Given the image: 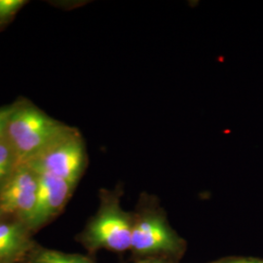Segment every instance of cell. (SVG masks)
Segmentation results:
<instances>
[{"instance_id": "9", "label": "cell", "mask_w": 263, "mask_h": 263, "mask_svg": "<svg viewBox=\"0 0 263 263\" xmlns=\"http://www.w3.org/2000/svg\"><path fill=\"white\" fill-rule=\"evenodd\" d=\"M19 164L9 142L4 139L0 142V189L7 182Z\"/></svg>"}, {"instance_id": "6", "label": "cell", "mask_w": 263, "mask_h": 263, "mask_svg": "<svg viewBox=\"0 0 263 263\" xmlns=\"http://www.w3.org/2000/svg\"><path fill=\"white\" fill-rule=\"evenodd\" d=\"M37 174L39 177L37 205L29 222L31 232L37 231L59 216L66 207L77 186L76 184L50 174Z\"/></svg>"}, {"instance_id": "11", "label": "cell", "mask_w": 263, "mask_h": 263, "mask_svg": "<svg viewBox=\"0 0 263 263\" xmlns=\"http://www.w3.org/2000/svg\"><path fill=\"white\" fill-rule=\"evenodd\" d=\"M12 108V104L4 105L0 107V142L5 139L6 123Z\"/></svg>"}, {"instance_id": "3", "label": "cell", "mask_w": 263, "mask_h": 263, "mask_svg": "<svg viewBox=\"0 0 263 263\" xmlns=\"http://www.w3.org/2000/svg\"><path fill=\"white\" fill-rule=\"evenodd\" d=\"M37 173H46L78 184L88 165V154L80 131L67 126L57 139L28 163Z\"/></svg>"}, {"instance_id": "13", "label": "cell", "mask_w": 263, "mask_h": 263, "mask_svg": "<svg viewBox=\"0 0 263 263\" xmlns=\"http://www.w3.org/2000/svg\"><path fill=\"white\" fill-rule=\"evenodd\" d=\"M138 263H168L167 261H165L164 259H162V258H155V257H151V258H148V259H146V260H142V261H140V262Z\"/></svg>"}, {"instance_id": "7", "label": "cell", "mask_w": 263, "mask_h": 263, "mask_svg": "<svg viewBox=\"0 0 263 263\" xmlns=\"http://www.w3.org/2000/svg\"><path fill=\"white\" fill-rule=\"evenodd\" d=\"M28 226L17 218L0 216V262L26 259L34 243Z\"/></svg>"}, {"instance_id": "8", "label": "cell", "mask_w": 263, "mask_h": 263, "mask_svg": "<svg viewBox=\"0 0 263 263\" xmlns=\"http://www.w3.org/2000/svg\"><path fill=\"white\" fill-rule=\"evenodd\" d=\"M27 263H95L78 254H69L34 245L26 258Z\"/></svg>"}, {"instance_id": "2", "label": "cell", "mask_w": 263, "mask_h": 263, "mask_svg": "<svg viewBox=\"0 0 263 263\" xmlns=\"http://www.w3.org/2000/svg\"><path fill=\"white\" fill-rule=\"evenodd\" d=\"M121 194L122 190L118 187L101 190L100 207L79 235V241L90 252L102 249L125 252L131 249L134 214L123 210Z\"/></svg>"}, {"instance_id": "4", "label": "cell", "mask_w": 263, "mask_h": 263, "mask_svg": "<svg viewBox=\"0 0 263 263\" xmlns=\"http://www.w3.org/2000/svg\"><path fill=\"white\" fill-rule=\"evenodd\" d=\"M184 246L154 199H141L134 214L131 249L138 254H180Z\"/></svg>"}, {"instance_id": "1", "label": "cell", "mask_w": 263, "mask_h": 263, "mask_svg": "<svg viewBox=\"0 0 263 263\" xmlns=\"http://www.w3.org/2000/svg\"><path fill=\"white\" fill-rule=\"evenodd\" d=\"M67 126L49 116L28 100L21 99L12 104L5 128V139L20 164H24L44 151Z\"/></svg>"}, {"instance_id": "12", "label": "cell", "mask_w": 263, "mask_h": 263, "mask_svg": "<svg viewBox=\"0 0 263 263\" xmlns=\"http://www.w3.org/2000/svg\"><path fill=\"white\" fill-rule=\"evenodd\" d=\"M211 263H263V259L254 257H226Z\"/></svg>"}, {"instance_id": "10", "label": "cell", "mask_w": 263, "mask_h": 263, "mask_svg": "<svg viewBox=\"0 0 263 263\" xmlns=\"http://www.w3.org/2000/svg\"><path fill=\"white\" fill-rule=\"evenodd\" d=\"M27 3L25 0H0V28L11 23Z\"/></svg>"}, {"instance_id": "5", "label": "cell", "mask_w": 263, "mask_h": 263, "mask_svg": "<svg viewBox=\"0 0 263 263\" xmlns=\"http://www.w3.org/2000/svg\"><path fill=\"white\" fill-rule=\"evenodd\" d=\"M39 177L28 164H19L0 189V216L29 222L37 205Z\"/></svg>"}, {"instance_id": "14", "label": "cell", "mask_w": 263, "mask_h": 263, "mask_svg": "<svg viewBox=\"0 0 263 263\" xmlns=\"http://www.w3.org/2000/svg\"><path fill=\"white\" fill-rule=\"evenodd\" d=\"M0 263H16V262H0Z\"/></svg>"}]
</instances>
